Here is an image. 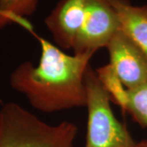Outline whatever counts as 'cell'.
Listing matches in <instances>:
<instances>
[{
  "label": "cell",
  "mask_w": 147,
  "mask_h": 147,
  "mask_svg": "<svg viewBox=\"0 0 147 147\" xmlns=\"http://www.w3.org/2000/svg\"><path fill=\"white\" fill-rule=\"evenodd\" d=\"M39 64L26 61L10 76L11 88L24 94L34 108L46 113L87 105L84 77L93 55H68L45 38Z\"/></svg>",
  "instance_id": "cell-1"
},
{
  "label": "cell",
  "mask_w": 147,
  "mask_h": 147,
  "mask_svg": "<svg viewBox=\"0 0 147 147\" xmlns=\"http://www.w3.org/2000/svg\"><path fill=\"white\" fill-rule=\"evenodd\" d=\"M77 132L70 122L50 125L16 103L0 110V147H74Z\"/></svg>",
  "instance_id": "cell-2"
},
{
  "label": "cell",
  "mask_w": 147,
  "mask_h": 147,
  "mask_svg": "<svg viewBox=\"0 0 147 147\" xmlns=\"http://www.w3.org/2000/svg\"><path fill=\"white\" fill-rule=\"evenodd\" d=\"M88 129L84 147H138L126 127L118 120L110 107V96L96 71L87 68Z\"/></svg>",
  "instance_id": "cell-3"
},
{
  "label": "cell",
  "mask_w": 147,
  "mask_h": 147,
  "mask_svg": "<svg viewBox=\"0 0 147 147\" xmlns=\"http://www.w3.org/2000/svg\"><path fill=\"white\" fill-rule=\"evenodd\" d=\"M119 29L115 11L106 0H88L85 20L73 47L74 54L94 55L100 48L106 47Z\"/></svg>",
  "instance_id": "cell-4"
},
{
  "label": "cell",
  "mask_w": 147,
  "mask_h": 147,
  "mask_svg": "<svg viewBox=\"0 0 147 147\" xmlns=\"http://www.w3.org/2000/svg\"><path fill=\"white\" fill-rule=\"evenodd\" d=\"M109 65L127 89L147 83V57L119 29L106 46Z\"/></svg>",
  "instance_id": "cell-5"
},
{
  "label": "cell",
  "mask_w": 147,
  "mask_h": 147,
  "mask_svg": "<svg viewBox=\"0 0 147 147\" xmlns=\"http://www.w3.org/2000/svg\"><path fill=\"white\" fill-rule=\"evenodd\" d=\"M88 0H60L44 23L57 46L72 49L84 24Z\"/></svg>",
  "instance_id": "cell-6"
},
{
  "label": "cell",
  "mask_w": 147,
  "mask_h": 147,
  "mask_svg": "<svg viewBox=\"0 0 147 147\" xmlns=\"http://www.w3.org/2000/svg\"><path fill=\"white\" fill-rule=\"evenodd\" d=\"M115 11L120 29L147 57V5L135 6L128 0H106Z\"/></svg>",
  "instance_id": "cell-7"
},
{
  "label": "cell",
  "mask_w": 147,
  "mask_h": 147,
  "mask_svg": "<svg viewBox=\"0 0 147 147\" xmlns=\"http://www.w3.org/2000/svg\"><path fill=\"white\" fill-rule=\"evenodd\" d=\"M133 119L147 127V83L133 89H127L115 102ZM138 147H147V141L138 142Z\"/></svg>",
  "instance_id": "cell-8"
},
{
  "label": "cell",
  "mask_w": 147,
  "mask_h": 147,
  "mask_svg": "<svg viewBox=\"0 0 147 147\" xmlns=\"http://www.w3.org/2000/svg\"><path fill=\"white\" fill-rule=\"evenodd\" d=\"M39 0H0V30L11 22H17L31 30L25 17L31 16Z\"/></svg>",
  "instance_id": "cell-9"
}]
</instances>
